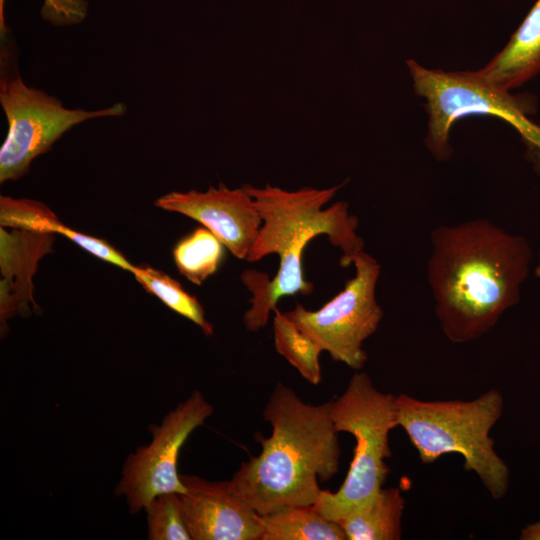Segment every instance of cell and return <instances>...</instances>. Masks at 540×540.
Masks as SVG:
<instances>
[{
	"mask_svg": "<svg viewBox=\"0 0 540 540\" xmlns=\"http://www.w3.org/2000/svg\"><path fill=\"white\" fill-rule=\"evenodd\" d=\"M431 245L427 274L440 327L453 343L475 341L519 303L530 244L480 218L435 228Z\"/></svg>",
	"mask_w": 540,
	"mask_h": 540,
	"instance_id": "obj_1",
	"label": "cell"
},
{
	"mask_svg": "<svg viewBox=\"0 0 540 540\" xmlns=\"http://www.w3.org/2000/svg\"><path fill=\"white\" fill-rule=\"evenodd\" d=\"M331 401L311 405L290 387L276 383L263 417L271 436L260 437L261 452L228 480L231 491L258 514L316 503L337 472L340 460L338 431L330 414Z\"/></svg>",
	"mask_w": 540,
	"mask_h": 540,
	"instance_id": "obj_2",
	"label": "cell"
},
{
	"mask_svg": "<svg viewBox=\"0 0 540 540\" xmlns=\"http://www.w3.org/2000/svg\"><path fill=\"white\" fill-rule=\"evenodd\" d=\"M345 184L346 181L330 188L304 187L294 191L269 184L262 188L245 185L262 218L246 260L255 262L277 254L280 262L272 279L255 269L241 274L242 282L252 293L251 307L243 317L247 330L256 332L264 328L280 298L312 293L314 285L305 279L303 270L304 249L312 239L325 234L343 255L363 250L364 241L356 233L358 218L349 213V204L339 201L323 209Z\"/></svg>",
	"mask_w": 540,
	"mask_h": 540,
	"instance_id": "obj_3",
	"label": "cell"
},
{
	"mask_svg": "<svg viewBox=\"0 0 540 540\" xmlns=\"http://www.w3.org/2000/svg\"><path fill=\"white\" fill-rule=\"evenodd\" d=\"M503 409V395L496 389L468 401H425L400 394L397 426L405 431L423 464L458 453L464 470L474 472L490 496L499 500L508 491L510 474L489 433Z\"/></svg>",
	"mask_w": 540,
	"mask_h": 540,
	"instance_id": "obj_4",
	"label": "cell"
},
{
	"mask_svg": "<svg viewBox=\"0 0 540 540\" xmlns=\"http://www.w3.org/2000/svg\"><path fill=\"white\" fill-rule=\"evenodd\" d=\"M336 430L355 438L356 446L343 484L322 490L314 504L324 517L339 521L360 510L383 488L390 471L389 433L397 427V396L378 390L367 373H355L345 391L331 400Z\"/></svg>",
	"mask_w": 540,
	"mask_h": 540,
	"instance_id": "obj_5",
	"label": "cell"
},
{
	"mask_svg": "<svg viewBox=\"0 0 540 540\" xmlns=\"http://www.w3.org/2000/svg\"><path fill=\"white\" fill-rule=\"evenodd\" d=\"M413 88L425 99L428 131L425 145L434 158L445 161L452 154L450 130L460 118L487 115L513 126L526 144L540 155V126L529 118L534 100L511 95L482 80L475 71L428 69L413 59L406 61Z\"/></svg>",
	"mask_w": 540,
	"mask_h": 540,
	"instance_id": "obj_6",
	"label": "cell"
},
{
	"mask_svg": "<svg viewBox=\"0 0 540 540\" xmlns=\"http://www.w3.org/2000/svg\"><path fill=\"white\" fill-rule=\"evenodd\" d=\"M10 53L1 52L0 103L8 122V132L0 148V182L16 181L25 175L34 158L47 152L71 127L93 118L121 116L122 102L108 108L86 111L68 109L46 92L27 86Z\"/></svg>",
	"mask_w": 540,
	"mask_h": 540,
	"instance_id": "obj_7",
	"label": "cell"
},
{
	"mask_svg": "<svg viewBox=\"0 0 540 540\" xmlns=\"http://www.w3.org/2000/svg\"><path fill=\"white\" fill-rule=\"evenodd\" d=\"M350 264L355 267V276L320 309L310 311L296 304L285 314L334 361L360 369L368 359L363 343L377 330L383 317L375 294L381 267L363 250L341 256V266Z\"/></svg>",
	"mask_w": 540,
	"mask_h": 540,
	"instance_id": "obj_8",
	"label": "cell"
},
{
	"mask_svg": "<svg viewBox=\"0 0 540 540\" xmlns=\"http://www.w3.org/2000/svg\"><path fill=\"white\" fill-rule=\"evenodd\" d=\"M212 413V405L200 391H194L153 428L148 445L127 457L115 493L125 497L131 513L144 509L160 494L186 492L177 471L179 452L192 431Z\"/></svg>",
	"mask_w": 540,
	"mask_h": 540,
	"instance_id": "obj_9",
	"label": "cell"
},
{
	"mask_svg": "<svg viewBox=\"0 0 540 540\" xmlns=\"http://www.w3.org/2000/svg\"><path fill=\"white\" fill-rule=\"evenodd\" d=\"M155 206L200 222L239 259H247L262 225L261 215L245 185L230 189L223 183L205 192L173 191Z\"/></svg>",
	"mask_w": 540,
	"mask_h": 540,
	"instance_id": "obj_10",
	"label": "cell"
},
{
	"mask_svg": "<svg viewBox=\"0 0 540 540\" xmlns=\"http://www.w3.org/2000/svg\"><path fill=\"white\" fill-rule=\"evenodd\" d=\"M180 478L186 488L180 503L193 540H261V515L231 491L228 480Z\"/></svg>",
	"mask_w": 540,
	"mask_h": 540,
	"instance_id": "obj_11",
	"label": "cell"
},
{
	"mask_svg": "<svg viewBox=\"0 0 540 540\" xmlns=\"http://www.w3.org/2000/svg\"><path fill=\"white\" fill-rule=\"evenodd\" d=\"M55 234L0 229V320L29 316L37 308L32 278L42 257L53 251Z\"/></svg>",
	"mask_w": 540,
	"mask_h": 540,
	"instance_id": "obj_12",
	"label": "cell"
},
{
	"mask_svg": "<svg viewBox=\"0 0 540 540\" xmlns=\"http://www.w3.org/2000/svg\"><path fill=\"white\" fill-rule=\"evenodd\" d=\"M476 74L491 86L510 91L540 72V0L530 9L506 46Z\"/></svg>",
	"mask_w": 540,
	"mask_h": 540,
	"instance_id": "obj_13",
	"label": "cell"
},
{
	"mask_svg": "<svg viewBox=\"0 0 540 540\" xmlns=\"http://www.w3.org/2000/svg\"><path fill=\"white\" fill-rule=\"evenodd\" d=\"M0 224L1 227L61 234L105 262L125 270L130 267L124 255L108 242L64 225L51 209L39 201L1 196Z\"/></svg>",
	"mask_w": 540,
	"mask_h": 540,
	"instance_id": "obj_14",
	"label": "cell"
},
{
	"mask_svg": "<svg viewBox=\"0 0 540 540\" xmlns=\"http://www.w3.org/2000/svg\"><path fill=\"white\" fill-rule=\"evenodd\" d=\"M404 506L398 487L382 488L369 504L337 523L347 540H399Z\"/></svg>",
	"mask_w": 540,
	"mask_h": 540,
	"instance_id": "obj_15",
	"label": "cell"
},
{
	"mask_svg": "<svg viewBox=\"0 0 540 540\" xmlns=\"http://www.w3.org/2000/svg\"><path fill=\"white\" fill-rule=\"evenodd\" d=\"M261 540H347L342 527L314 505L294 506L261 515Z\"/></svg>",
	"mask_w": 540,
	"mask_h": 540,
	"instance_id": "obj_16",
	"label": "cell"
},
{
	"mask_svg": "<svg viewBox=\"0 0 540 540\" xmlns=\"http://www.w3.org/2000/svg\"><path fill=\"white\" fill-rule=\"evenodd\" d=\"M273 333L276 351L283 356L309 383L321 381L319 356L322 348L300 330L277 307L273 309Z\"/></svg>",
	"mask_w": 540,
	"mask_h": 540,
	"instance_id": "obj_17",
	"label": "cell"
},
{
	"mask_svg": "<svg viewBox=\"0 0 540 540\" xmlns=\"http://www.w3.org/2000/svg\"><path fill=\"white\" fill-rule=\"evenodd\" d=\"M224 244L207 228H196L183 237L173 249L175 264L184 277L201 285L220 267Z\"/></svg>",
	"mask_w": 540,
	"mask_h": 540,
	"instance_id": "obj_18",
	"label": "cell"
},
{
	"mask_svg": "<svg viewBox=\"0 0 540 540\" xmlns=\"http://www.w3.org/2000/svg\"><path fill=\"white\" fill-rule=\"evenodd\" d=\"M131 273L147 292L157 296L170 309L195 323L207 336L213 334V327L207 321L198 299L186 292L176 280L150 266L134 265Z\"/></svg>",
	"mask_w": 540,
	"mask_h": 540,
	"instance_id": "obj_19",
	"label": "cell"
},
{
	"mask_svg": "<svg viewBox=\"0 0 540 540\" xmlns=\"http://www.w3.org/2000/svg\"><path fill=\"white\" fill-rule=\"evenodd\" d=\"M147 514L148 539L192 540L179 493H164L154 497L144 508Z\"/></svg>",
	"mask_w": 540,
	"mask_h": 540,
	"instance_id": "obj_20",
	"label": "cell"
},
{
	"mask_svg": "<svg viewBox=\"0 0 540 540\" xmlns=\"http://www.w3.org/2000/svg\"><path fill=\"white\" fill-rule=\"evenodd\" d=\"M4 1L0 0V30L5 36V22L3 17ZM87 12L85 0H44L42 17L54 25L74 24L82 21Z\"/></svg>",
	"mask_w": 540,
	"mask_h": 540,
	"instance_id": "obj_21",
	"label": "cell"
},
{
	"mask_svg": "<svg viewBox=\"0 0 540 540\" xmlns=\"http://www.w3.org/2000/svg\"><path fill=\"white\" fill-rule=\"evenodd\" d=\"M519 538L521 540H540V520L522 529Z\"/></svg>",
	"mask_w": 540,
	"mask_h": 540,
	"instance_id": "obj_22",
	"label": "cell"
},
{
	"mask_svg": "<svg viewBox=\"0 0 540 540\" xmlns=\"http://www.w3.org/2000/svg\"><path fill=\"white\" fill-rule=\"evenodd\" d=\"M535 276L540 278V251L538 255V263H537V266L535 267Z\"/></svg>",
	"mask_w": 540,
	"mask_h": 540,
	"instance_id": "obj_23",
	"label": "cell"
}]
</instances>
